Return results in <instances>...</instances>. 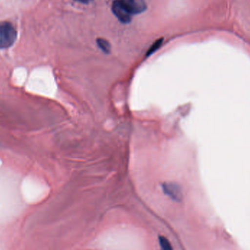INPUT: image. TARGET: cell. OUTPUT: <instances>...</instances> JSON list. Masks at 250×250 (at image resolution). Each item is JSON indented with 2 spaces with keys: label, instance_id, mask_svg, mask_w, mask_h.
<instances>
[{
  "label": "cell",
  "instance_id": "obj_1",
  "mask_svg": "<svg viewBox=\"0 0 250 250\" xmlns=\"http://www.w3.org/2000/svg\"><path fill=\"white\" fill-rule=\"evenodd\" d=\"M16 29L9 22L0 23V49L12 46L16 40Z\"/></svg>",
  "mask_w": 250,
  "mask_h": 250
},
{
  "label": "cell",
  "instance_id": "obj_2",
  "mask_svg": "<svg viewBox=\"0 0 250 250\" xmlns=\"http://www.w3.org/2000/svg\"><path fill=\"white\" fill-rule=\"evenodd\" d=\"M163 193L170 200L176 203L182 202L184 195L182 188L179 184L173 182H166L161 184Z\"/></svg>",
  "mask_w": 250,
  "mask_h": 250
},
{
  "label": "cell",
  "instance_id": "obj_3",
  "mask_svg": "<svg viewBox=\"0 0 250 250\" xmlns=\"http://www.w3.org/2000/svg\"><path fill=\"white\" fill-rule=\"evenodd\" d=\"M120 1L131 16L142 13L147 8L146 3L144 0H120Z\"/></svg>",
  "mask_w": 250,
  "mask_h": 250
},
{
  "label": "cell",
  "instance_id": "obj_4",
  "mask_svg": "<svg viewBox=\"0 0 250 250\" xmlns=\"http://www.w3.org/2000/svg\"><path fill=\"white\" fill-rule=\"evenodd\" d=\"M112 12L114 16L123 23H128L131 21V15L125 9L120 0H115L112 4Z\"/></svg>",
  "mask_w": 250,
  "mask_h": 250
},
{
  "label": "cell",
  "instance_id": "obj_5",
  "mask_svg": "<svg viewBox=\"0 0 250 250\" xmlns=\"http://www.w3.org/2000/svg\"><path fill=\"white\" fill-rule=\"evenodd\" d=\"M160 250H173V246L169 239L163 235L158 236Z\"/></svg>",
  "mask_w": 250,
  "mask_h": 250
},
{
  "label": "cell",
  "instance_id": "obj_6",
  "mask_svg": "<svg viewBox=\"0 0 250 250\" xmlns=\"http://www.w3.org/2000/svg\"><path fill=\"white\" fill-rule=\"evenodd\" d=\"M97 44H98V46L99 47L100 49L103 52L105 53V54H109L111 46V44L107 40L104 39V38H98L97 40Z\"/></svg>",
  "mask_w": 250,
  "mask_h": 250
},
{
  "label": "cell",
  "instance_id": "obj_7",
  "mask_svg": "<svg viewBox=\"0 0 250 250\" xmlns=\"http://www.w3.org/2000/svg\"><path fill=\"white\" fill-rule=\"evenodd\" d=\"M163 42V39L161 38V39L157 40L155 42L152 44L151 47H150L149 49L148 50L146 53V57H148V56H151V54L155 53L159 48L161 47L162 44Z\"/></svg>",
  "mask_w": 250,
  "mask_h": 250
},
{
  "label": "cell",
  "instance_id": "obj_8",
  "mask_svg": "<svg viewBox=\"0 0 250 250\" xmlns=\"http://www.w3.org/2000/svg\"><path fill=\"white\" fill-rule=\"evenodd\" d=\"M75 1H79L80 3H83V4H87V3L90 2V1H93V0H75Z\"/></svg>",
  "mask_w": 250,
  "mask_h": 250
}]
</instances>
